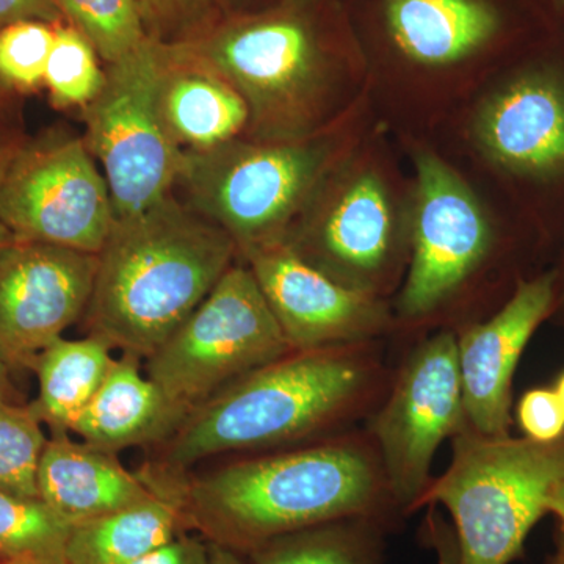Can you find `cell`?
<instances>
[{
	"label": "cell",
	"mask_w": 564,
	"mask_h": 564,
	"mask_svg": "<svg viewBox=\"0 0 564 564\" xmlns=\"http://www.w3.org/2000/svg\"><path fill=\"white\" fill-rule=\"evenodd\" d=\"M236 252L228 234L174 193L115 220L84 314L88 336L150 358L209 295Z\"/></svg>",
	"instance_id": "1"
},
{
	"label": "cell",
	"mask_w": 564,
	"mask_h": 564,
	"mask_svg": "<svg viewBox=\"0 0 564 564\" xmlns=\"http://www.w3.org/2000/svg\"><path fill=\"white\" fill-rule=\"evenodd\" d=\"M386 496L391 492L372 456L336 443L221 467L184 486V511L188 530L248 555L313 527L377 521Z\"/></svg>",
	"instance_id": "2"
},
{
	"label": "cell",
	"mask_w": 564,
	"mask_h": 564,
	"mask_svg": "<svg viewBox=\"0 0 564 564\" xmlns=\"http://www.w3.org/2000/svg\"><path fill=\"white\" fill-rule=\"evenodd\" d=\"M373 366L350 345L292 351L245 375L188 414L166 448L170 467L313 433L358 402Z\"/></svg>",
	"instance_id": "3"
},
{
	"label": "cell",
	"mask_w": 564,
	"mask_h": 564,
	"mask_svg": "<svg viewBox=\"0 0 564 564\" xmlns=\"http://www.w3.org/2000/svg\"><path fill=\"white\" fill-rule=\"evenodd\" d=\"M564 481V434L555 441L488 437L464 426L443 477L415 508L443 505L452 514L459 564H510Z\"/></svg>",
	"instance_id": "4"
},
{
	"label": "cell",
	"mask_w": 564,
	"mask_h": 564,
	"mask_svg": "<svg viewBox=\"0 0 564 564\" xmlns=\"http://www.w3.org/2000/svg\"><path fill=\"white\" fill-rule=\"evenodd\" d=\"M325 152L300 140H231L185 152V203L223 229L237 251L281 242L289 223L313 198Z\"/></svg>",
	"instance_id": "5"
},
{
	"label": "cell",
	"mask_w": 564,
	"mask_h": 564,
	"mask_svg": "<svg viewBox=\"0 0 564 564\" xmlns=\"http://www.w3.org/2000/svg\"><path fill=\"white\" fill-rule=\"evenodd\" d=\"M292 351L250 267L232 263L191 317L147 358L144 373L188 417L245 375Z\"/></svg>",
	"instance_id": "6"
},
{
	"label": "cell",
	"mask_w": 564,
	"mask_h": 564,
	"mask_svg": "<svg viewBox=\"0 0 564 564\" xmlns=\"http://www.w3.org/2000/svg\"><path fill=\"white\" fill-rule=\"evenodd\" d=\"M161 44L148 36L110 63L102 90L84 109V140L101 163L115 220L172 195L184 166L185 152L166 131L159 106Z\"/></svg>",
	"instance_id": "7"
},
{
	"label": "cell",
	"mask_w": 564,
	"mask_h": 564,
	"mask_svg": "<svg viewBox=\"0 0 564 564\" xmlns=\"http://www.w3.org/2000/svg\"><path fill=\"white\" fill-rule=\"evenodd\" d=\"M0 221L14 239L99 254L115 214L85 140L51 135L24 143L0 184Z\"/></svg>",
	"instance_id": "8"
},
{
	"label": "cell",
	"mask_w": 564,
	"mask_h": 564,
	"mask_svg": "<svg viewBox=\"0 0 564 564\" xmlns=\"http://www.w3.org/2000/svg\"><path fill=\"white\" fill-rule=\"evenodd\" d=\"M467 425L458 339L441 333L422 344L397 378L373 422L393 502L413 511L429 486L437 447Z\"/></svg>",
	"instance_id": "9"
},
{
	"label": "cell",
	"mask_w": 564,
	"mask_h": 564,
	"mask_svg": "<svg viewBox=\"0 0 564 564\" xmlns=\"http://www.w3.org/2000/svg\"><path fill=\"white\" fill-rule=\"evenodd\" d=\"M187 44L239 90L250 122L288 135L299 128L321 68L317 39L302 17L278 11Z\"/></svg>",
	"instance_id": "10"
},
{
	"label": "cell",
	"mask_w": 564,
	"mask_h": 564,
	"mask_svg": "<svg viewBox=\"0 0 564 564\" xmlns=\"http://www.w3.org/2000/svg\"><path fill=\"white\" fill-rule=\"evenodd\" d=\"M98 254L14 240L0 252V359L33 370L41 352L84 318Z\"/></svg>",
	"instance_id": "11"
},
{
	"label": "cell",
	"mask_w": 564,
	"mask_h": 564,
	"mask_svg": "<svg viewBox=\"0 0 564 564\" xmlns=\"http://www.w3.org/2000/svg\"><path fill=\"white\" fill-rule=\"evenodd\" d=\"M491 243V223L469 187L436 155H419L413 259L400 314L419 318L436 310L484 261Z\"/></svg>",
	"instance_id": "12"
},
{
	"label": "cell",
	"mask_w": 564,
	"mask_h": 564,
	"mask_svg": "<svg viewBox=\"0 0 564 564\" xmlns=\"http://www.w3.org/2000/svg\"><path fill=\"white\" fill-rule=\"evenodd\" d=\"M243 256L293 351L355 345L388 323L373 293L340 284L284 242Z\"/></svg>",
	"instance_id": "13"
},
{
	"label": "cell",
	"mask_w": 564,
	"mask_h": 564,
	"mask_svg": "<svg viewBox=\"0 0 564 564\" xmlns=\"http://www.w3.org/2000/svg\"><path fill=\"white\" fill-rule=\"evenodd\" d=\"M478 137L514 180L564 187V65L541 58L516 69L481 109Z\"/></svg>",
	"instance_id": "14"
},
{
	"label": "cell",
	"mask_w": 564,
	"mask_h": 564,
	"mask_svg": "<svg viewBox=\"0 0 564 564\" xmlns=\"http://www.w3.org/2000/svg\"><path fill=\"white\" fill-rule=\"evenodd\" d=\"M555 272L521 280L491 321L458 339L464 413L467 425L488 437L508 436L511 380L534 332L556 310Z\"/></svg>",
	"instance_id": "15"
},
{
	"label": "cell",
	"mask_w": 564,
	"mask_h": 564,
	"mask_svg": "<svg viewBox=\"0 0 564 564\" xmlns=\"http://www.w3.org/2000/svg\"><path fill=\"white\" fill-rule=\"evenodd\" d=\"M323 273L372 293L393 254V215L383 182L356 177L311 218L293 240H282Z\"/></svg>",
	"instance_id": "16"
},
{
	"label": "cell",
	"mask_w": 564,
	"mask_h": 564,
	"mask_svg": "<svg viewBox=\"0 0 564 564\" xmlns=\"http://www.w3.org/2000/svg\"><path fill=\"white\" fill-rule=\"evenodd\" d=\"M159 106L163 124L184 152L239 139L250 109L239 90L184 44H161Z\"/></svg>",
	"instance_id": "17"
},
{
	"label": "cell",
	"mask_w": 564,
	"mask_h": 564,
	"mask_svg": "<svg viewBox=\"0 0 564 564\" xmlns=\"http://www.w3.org/2000/svg\"><path fill=\"white\" fill-rule=\"evenodd\" d=\"M39 496L69 525L95 521L152 496L155 480L129 473L113 452L52 432L36 474Z\"/></svg>",
	"instance_id": "18"
},
{
	"label": "cell",
	"mask_w": 564,
	"mask_h": 564,
	"mask_svg": "<svg viewBox=\"0 0 564 564\" xmlns=\"http://www.w3.org/2000/svg\"><path fill=\"white\" fill-rule=\"evenodd\" d=\"M139 359L128 352L115 359L101 388L70 433L117 454L121 448L173 436L180 430L187 413L141 372Z\"/></svg>",
	"instance_id": "19"
},
{
	"label": "cell",
	"mask_w": 564,
	"mask_h": 564,
	"mask_svg": "<svg viewBox=\"0 0 564 564\" xmlns=\"http://www.w3.org/2000/svg\"><path fill=\"white\" fill-rule=\"evenodd\" d=\"M386 20L403 54L426 66L469 57L502 25L499 11L488 0H388Z\"/></svg>",
	"instance_id": "20"
},
{
	"label": "cell",
	"mask_w": 564,
	"mask_h": 564,
	"mask_svg": "<svg viewBox=\"0 0 564 564\" xmlns=\"http://www.w3.org/2000/svg\"><path fill=\"white\" fill-rule=\"evenodd\" d=\"M158 484L152 496L70 529L66 564H131L188 530L184 486Z\"/></svg>",
	"instance_id": "21"
},
{
	"label": "cell",
	"mask_w": 564,
	"mask_h": 564,
	"mask_svg": "<svg viewBox=\"0 0 564 564\" xmlns=\"http://www.w3.org/2000/svg\"><path fill=\"white\" fill-rule=\"evenodd\" d=\"M110 350L106 340L87 336L79 340L61 337L41 352L33 366L40 392L31 404L52 432H73L113 366Z\"/></svg>",
	"instance_id": "22"
},
{
	"label": "cell",
	"mask_w": 564,
	"mask_h": 564,
	"mask_svg": "<svg viewBox=\"0 0 564 564\" xmlns=\"http://www.w3.org/2000/svg\"><path fill=\"white\" fill-rule=\"evenodd\" d=\"M373 519L333 522L276 538L248 554L250 564H378Z\"/></svg>",
	"instance_id": "23"
},
{
	"label": "cell",
	"mask_w": 564,
	"mask_h": 564,
	"mask_svg": "<svg viewBox=\"0 0 564 564\" xmlns=\"http://www.w3.org/2000/svg\"><path fill=\"white\" fill-rule=\"evenodd\" d=\"M70 529L43 500L0 489V560L29 555L43 564H66Z\"/></svg>",
	"instance_id": "24"
},
{
	"label": "cell",
	"mask_w": 564,
	"mask_h": 564,
	"mask_svg": "<svg viewBox=\"0 0 564 564\" xmlns=\"http://www.w3.org/2000/svg\"><path fill=\"white\" fill-rule=\"evenodd\" d=\"M95 46L73 25H55L44 87L58 109H85L106 84V70L98 62Z\"/></svg>",
	"instance_id": "25"
},
{
	"label": "cell",
	"mask_w": 564,
	"mask_h": 564,
	"mask_svg": "<svg viewBox=\"0 0 564 564\" xmlns=\"http://www.w3.org/2000/svg\"><path fill=\"white\" fill-rule=\"evenodd\" d=\"M73 28L107 65L131 54L148 39L139 0H57Z\"/></svg>",
	"instance_id": "26"
},
{
	"label": "cell",
	"mask_w": 564,
	"mask_h": 564,
	"mask_svg": "<svg viewBox=\"0 0 564 564\" xmlns=\"http://www.w3.org/2000/svg\"><path fill=\"white\" fill-rule=\"evenodd\" d=\"M32 404L0 400V489L40 499L36 474L47 443Z\"/></svg>",
	"instance_id": "27"
},
{
	"label": "cell",
	"mask_w": 564,
	"mask_h": 564,
	"mask_svg": "<svg viewBox=\"0 0 564 564\" xmlns=\"http://www.w3.org/2000/svg\"><path fill=\"white\" fill-rule=\"evenodd\" d=\"M55 25L43 21H20L0 29L2 87L21 93L44 87Z\"/></svg>",
	"instance_id": "28"
},
{
	"label": "cell",
	"mask_w": 564,
	"mask_h": 564,
	"mask_svg": "<svg viewBox=\"0 0 564 564\" xmlns=\"http://www.w3.org/2000/svg\"><path fill=\"white\" fill-rule=\"evenodd\" d=\"M518 417L530 440L547 443L564 434V406L555 391L534 389L527 392L519 403Z\"/></svg>",
	"instance_id": "29"
},
{
	"label": "cell",
	"mask_w": 564,
	"mask_h": 564,
	"mask_svg": "<svg viewBox=\"0 0 564 564\" xmlns=\"http://www.w3.org/2000/svg\"><path fill=\"white\" fill-rule=\"evenodd\" d=\"M131 564H209V541L182 533Z\"/></svg>",
	"instance_id": "30"
},
{
	"label": "cell",
	"mask_w": 564,
	"mask_h": 564,
	"mask_svg": "<svg viewBox=\"0 0 564 564\" xmlns=\"http://www.w3.org/2000/svg\"><path fill=\"white\" fill-rule=\"evenodd\" d=\"M62 17L57 0H0V29L20 21L61 24Z\"/></svg>",
	"instance_id": "31"
},
{
	"label": "cell",
	"mask_w": 564,
	"mask_h": 564,
	"mask_svg": "<svg viewBox=\"0 0 564 564\" xmlns=\"http://www.w3.org/2000/svg\"><path fill=\"white\" fill-rule=\"evenodd\" d=\"M425 538L436 552L437 564H459V551L455 532L448 529L441 516H432L429 519Z\"/></svg>",
	"instance_id": "32"
},
{
	"label": "cell",
	"mask_w": 564,
	"mask_h": 564,
	"mask_svg": "<svg viewBox=\"0 0 564 564\" xmlns=\"http://www.w3.org/2000/svg\"><path fill=\"white\" fill-rule=\"evenodd\" d=\"M198 0H139L141 13H148L151 10L155 14H173L177 11H185Z\"/></svg>",
	"instance_id": "33"
},
{
	"label": "cell",
	"mask_w": 564,
	"mask_h": 564,
	"mask_svg": "<svg viewBox=\"0 0 564 564\" xmlns=\"http://www.w3.org/2000/svg\"><path fill=\"white\" fill-rule=\"evenodd\" d=\"M22 147H24V143H22L21 139L0 135V184H2L3 177H6L11 163H13Z\"/></svg>",
	"instance_id": "34"
},
{
	"label": "cell",
	"mask_w": 564,
	"mask_h": 564,
	"mask_svg": "<svg viewBox=\"0 0 564 564\" xmlns=\"http://www.w3.org/2000/svg\"><path fill=\"white\" fill-rule=\"evenodd\" d=\"M209 564H250V562H245L242 555L231 549L209 543Z\"/></svg>",
	"instance_id": "35"
},
{
	"label": "cell",
	"mask_w": 564,
	"mask_h": 564,
	"mask_svg": "<svg viewBox=\"0 0 564 564\" xmlns=\"http://www.w3.org/2000/svg\"><path fill=\"white\" fill-rule=\"evenodd\" d=\"M547 513L556 516L560 522V530L564 532V481L554 486L547 499Z\"/></svg>",
	"instance_id": "36"
},
{
	"label": "cell",
	"mask_w": 564,
	"mask_h": 564,
	"mask_svg": "<svg viewBox=\"0 0 564 564\" xmlns=\"http://www.w3.org/2000/svg\"><path fill=\"white\" fill-rule=\"evenodd\" d=\"M10 373L9 367L0 359V400L2 402H14V397H17L13 384H11Z\"/></svg>",
	"instance_id": "37"
},
{
	"label": "cell",
	"mask_w": 564,
	"mask_h": 564,
	"mask_svg": "<svg viewBox=\"0 0 564 564\" xmlns=\"http://www.w3.org/2000/svg\"><path fill=\"white\" fill-rule=\"evenodd\" d=\"M547 564H564V532L560 530L556 534V547L554 555L549 558Z\"/></svg>",
	"instance_id": "38"
},
{
	"label": "cell",
	"mask_w": 564,
	"mask_h": 564,
	"mask_svg": "<svg viewBox=\"0 0 564 564\" xmlns=\"http://www.w3.org/2000/svg\"><path fill=\"white\" fill-rule=\"evenodd\" d=\"M14 236L9 231V228H7L6 225H3L2 221H0V252L6 250L9 245L14 242Z\"/></svg>",
	"instance_id": "39"
},
{
	"label": "cell",
	"mask_w": 564,
	"mask_h": 564,
	"mask_svg": "<svg viewBox=\"0 0 564 564\" xmlns=\"http://www.w3.org/2000/svg\"><path fill=\"white\" fill-rule=\"evenodd\" d=\"M0 564H43L35 556H13V558L0 560Z\"/></svg>",
	"instance_id": "40"
},
{
	"label": "cell",
	"mask_w": 564,
	"mask_h": 564,
	"mask_svg": "<svg viewBox=\"0 0 564 564\" xmlns=\"http://www.w3.org/2000/svg\"><path fill=\"white\" fill-rule=\"evenodd\" d=\"M555 392L558 393L560 400H562L564 406V373L560 377L558 383H556Z\"/></svg>",
	"instance_id": "41"
},
{
	"label": "cell",
	"mask_w": 564,
	"mask_h": 564,
	"mask_svg": "<svg viewBox=\"0 0 564 564\" xmlns=\"http://www.w3.org/2000/svg\"><path fill=\"white\" fill-rule=\"evenodd\" d=\"M556 274V273H555ZM564 280V262H563V276H556V280ZM564 295V291L563 292H560L558 293V299H562V296ZM556 302H558V300H556Z\"/></svg>",
	"instance_id": "42"
},
{
	"label": "cell",
	"mask_w": 564,
	"mask_h": 564,
	"mask_svg": "<svg viewBox=\"0 0 564 564\" xmlns=\"http://www.w3.org/2000/svg\"><path fill=\"white\" fill-rule=\"evenodd\" d=\"M556 6L562 7L564 9V0H555Z\"/></svg>",
	"instance_id": "43"
}]
</instances>
